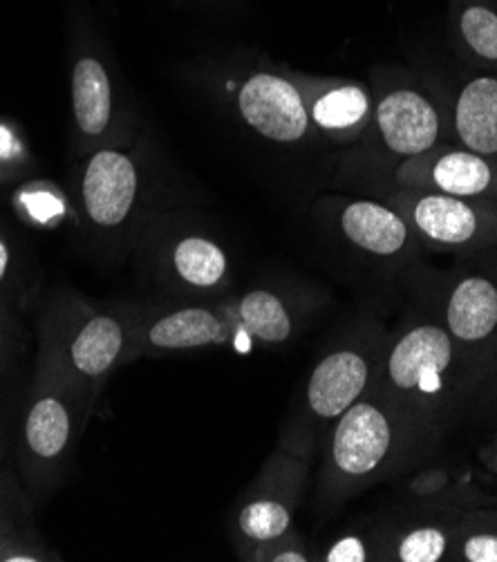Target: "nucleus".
<instances>
[{
    "instance_id": "obj_1",
    "label": "nucleus",
    "mask_w": 497,
    "mask_h": 562,
    "mask_svg": "<svg viewBox=\"0 0 497 562\" xmlns=\"http://www.w3.org/2000/svg\"><path fill=\"white\" fill-rule=\"evenodd\" d=\"M415 232L439 247H468L497 240V209L464 198L408 189L395 198Z\"/></svg>"
},
{
    "instance_id": "obj_2",
    "label": "nucleus",
    "mask_w": 497,
    "mask_h": 562,
    "mask_svg": "<svg viewBox=\"0 0 497 562\" xmlns=\"http://www.w3.org/2000/svg\"><path fill=\"white\" fill-rule=\"evenodd\" d=\"M408 189L437 191L497 206V159L464 150H447L408 159L397 173Z\"/></svg>"
},
{
    "instance_id": "obj_3",
    "label": "nucleus",
    "mask_w": 497,
    "mask_h": 562,
    "mask_svg": "<svg viewBox=\"0 0 497 562\" xmlns=\"http://www.w3.org/2000/svg\"><path fill=\"white\" fill-rule=\"evenodd\" d=\"M245 122L273 142H298L307 133V110L298 90L273 75L251 77L238 97Z\"/></svg>"
},
{
    "instance_id": "obj_4",
    "label": "nucleus",
    "mask_w": 497,
    "mask_h": 562,
    "mask_svg": "<svg viewBox=\"0 0 497 562\" xmlns=\"http://www.w3.org/2000/svg\"><path fill=\"white\" fill-rule=\"evenodd\" d=\"M376 126L385 148L408 159L432 153L441 128L434 105L406 88L393 90L379 101Z\"/></svg>"
},
{
    "instance_id": "obj_5",
    "label": "nucleus",
    "mask_w": 497,
    "mask_h": 562,
    "mask_svg": "<svg viewBox=\"0 0 497 562\" xmlns=\"http://www.w3.org/2000/svg\"><path fill=\"white\" fill-rule=\"evenodd\" d=\"M393 426L376 406L352 404L331 439V458L341 473L359 477L381 467L391 451Z\"/></svg>"
},
{
    "instance_id": "obj_6",
    "label": "nucleus",
    "mask_w": 497,
    "mask_h": 562,
    "mask_svg": "<svg viewBox=\"0 0 497 562\" xmlns=\"http://www.w3.org/2000/svg\"><path fill=\"white\" fill-rule=\"evenodd\" d=\"M453 361V341L447 329L419 325L395 346L388 359V374L395 387L404 392H434Z\"/></svg>"
},
{
    "instance_id": "obj_7",
    "label": "nucleus",
    "mask_w": 497,
    "mask_h": 562,
    "mask_svg": "<svg viewBox=\"0 0 497 562\" xmlns=\"http://www.w3.org/2000/svg\"><path fill=\"white\" fill-rule=\"evenodd\" d=\"M137 193L133 161L115 150H101L88 164L83 178V202L88 215L103 227H115L131 213Z\"/></svg>"
},
{
    "instance_id": "obj_8",
    "label": "nucleus",
    "mask_w": 497,
    "mask_h": 562,
    "mask_svg": "<svg viewBox=\"0 0 497 562\" xmlns=\"http://www.w3.org/2000/svg\"><path fill=\"white\" fill-rule=\"evenodd\" d=\"M368 376V363L357 352L341 350L325 357L307 385L309 408L325 419L343 415L361 397Z\"/></svg>"
},
{
    "instance_id": "obj_9",
    "label": "nucleus",
    "mask_w": 497,
    "mask_h": 562,
    "mask_svg": "<svg viewBox=\"0 0 497 562\" xmlns=\"http://www.w3.org/2000/svg\"><path fill=\"white\" fill-rule=\"evenodd\" d=\"M341 227L350 243L376 256L399 254L410 236L408 222L399 211L370 200L352 202L341 215Z\"/></svg>"
},
{
    "instance_id": "obj_10",
    "label": "nucleus",
    "mask_w": 497,
    "mask_h": 562,
    "mask_svg": "<svg viewBox=\"0 0 497 562\" xmlns=\"http://www.w3.org/2000/svg\"><path fill=\"white\" fill-rule=\"evenodd\" d=\"M449 331L462 344H479L497 329V285L468 276L453 290L447 310Z\"/></svg>"
},
{
    "instance_id": "obj_11",
    "label": "nucleus",
    "mask_w": 497,
    "mask_h": 562,
    "mask_svg": "<svg viewBox=\"0 0 497 562\" xmlns=\"http://www.w3.org/2000/svg\"><path fill=\"white\" fill-rule=\"evenodd\" d=\"M455 131L464 148L497 155V79L477 77L466 83L455 105Z\"/></svg>"
},
{
    "instance_id": "obj_12",
    "label": "nucleus",
    "mask_w": 497,
    "mask_h": 562,
    "mask_svg": "<svg viewBox=\"0 0 497 562\" xmlns=\"http://www.w3.org/2000/svg\"><path fill=\"white\" fill-rule=\"evenodd\" d=\"M217 341H223V325L202 307L169 314L150 327V344L166 350L202 348Z\"/></svg>"
},
{
    "instance_id": "obj_13",
    "label": "nucleus",
    "mask_w": 497,
    "mask_h": 562,
    "mask_svg": "<svg viewBox=\"0 0 497 562\" xmlns=\"http://www.w3.org/2000/svg\"><path fill=\"white\" fill-rule=\"evenodd\" d=\"M72 94L79 128L88 135L103 133L110 122V83L97 59H81L77 64Z\"/></svg>"
},
{
    "instance_id": "obj_14",
    "label": "nucleus",
    "mask_w": 497,
    "mask_h": 562,
    "mask_svg": "<svg viewBox=\"0 0 497 562\" xmlns=\"http://www.w3.org/2000/svg\"><path fill=\"white\" fill-rule=\"evenodd\" d=\"M124 344L122 327L115 318L97 316L83 325L72 344V363L83 374H101L117 359Z\"/></svg>"
},
{
    "instance_id": "obj_15",
    "label": "nucleus",
    "mask_w": 497,
    "mask_h": 562,
    "mask_svg": "<svg viewBox=\"0 0 497 562\" xmlns=\"http://www.w3.org/2000/svg\"><path fill=\"white\" fill-rule=\"evenodd\" d=\"M70 435V419L68 411L61 406V402L45 397L34 404V408L27 415L25 424V437L32 451L38 458H57Z\"/></svg>"
},
{
    "instance_id": "obj_16",
    "label": "nucleus",
    "mask_w": 497,
    "mask_h": 562,
    "mask_svg": "<svg viewBox=\"0 0 497 562\" xmlns=\"http://www.w3.org/2000/svg\"><path fill=\"white\" fill-rule=\"evenodd\" d=\"M176 269L189 285L213 288L227 271V256L211 240L193 236L178 245Z\"/></svg>"
},
{
    "instance_id": "obj_17",
    "label": "nucleus",
    "mask_w": 497,
    "mask_h": 562,
    "mask_svg": "<svg viewBox=\"0 0 497 562\" xmlns=\"http://www.w3.org/2000/svg\"><path fill=\"white\" fill-rule=\"evenodd\" d=\"M240 318L253 336L267 344H283L292 334V321L285 305L262 290L242 299Z\"/></svg>"
},
{
    "instance_id": "obj_18",
    "label": "nucleus",
    "mask_w": 497,
    "mask_h": 562,
    "mask_svg": "<svg viewBox=\"0 0 497 562\" xmlns=\"http://www.w3.org/2000/svg\"><path fill=\"white\" fill-rule=\"evenodd\" d=\"M368 94L357 86H343L323 94L314 105V120L327 131L352 128L368 115Z\"/></svg>"
},
{
    "instance_id": "obj_19",
    "label": "nucleus",
    "mask_w": 497,
    "mask_h": 562,
    "mask_svg": "<svg viewBox=\"0 0 497 562\" xmlns=\"http://www.w3.org/2000/svg\"><path fill=\"white\" fill-rule=\"evenodd\" d=\"M290 512L281 502L260 499L249 504L240 514V529L253 540H273L287 531Z\"/></svg>"
},
{
    "instance_id": "obj_20",
    "label": "nucleus",
    "mask_w": 497,
    "mask_h": 562,
    "mask_svg": "<svg viewBox=\"0 0 497 562\" xmlns=\"http://www.w3.org/2000/svg\"><path fill=\"white\" fill-rule=\"evenodd\" d=\"M466 45L486 61H497V14L484 5H471L460 16Z\"/></svg>"
},
{
    "instance_id": "obj_21",
    "label": "nucleus",
    "mask_w": 497,
    "mask_h": 562,
    "mask_svg": "<svg viewBox=\"0 0 497 562\" xmlns=\"http://www.w3.org/2000/svg\"><path fill=\"white\" fill-rule=\"evenodd\" d=\"M447 551V536L439 529L426 527L408 533L399 544V560L404 562H437Z\"/></svg>"
},
{
    "instance_id": "obj_22",
    "label": "nucleus",
    "mask_w": 497,
    "mask_h": 562,
    "mask_svg": "<svg viewBox=\"0 0 497 562\" xmlns=\"http://www.w3.org/2000/svg\"><path fill=\"white\" fill-rule=\"evenodd\" d=\"M468 562H497V533H475L464 542Z\"/></svg>"
},
{
    "instance_id": "obj_23",
    "label": "nucleus",
    "mask_w": 497,
    "mask_h": 562,
    "mask_svg": "<svg viewBox=\"0 0 497 562\" xmlns=\"http://www.w3.org/2000/svg\"><path fill=\"white\" fill-rule=\"evenodd\" d=\"M329 562H363L365 560V549L359 538H343L339 544L331 547L327 553Z\"/></svg>"
},
{
    "instance_id": "obj_24",
    "label": "nucleus",
    "mask_w": 497,
    "mask_h": 562,
    "mask_svg": "<svg viewBox=\"0 0 497 562\" xmlns=\"http://www.w3.org/2000/svg\"><path fill=\"white\" fill-rule=\"evenodd\" d=\"M8 265H10V251H8L5 243L0 240V280H3V276L8 271Z\"/></svg>"
},
{
    "instance_id": "obj_25",
    "label": "nucleus",
    "mask_w": 497,
    "mask_h": 562,
    "mask_svg": "<svg viewBox=\"0 0 497 562\" xmlns=\"http://www.w3.org/2000/svg\"><path fill=\"white\" fill-rule=\"evenodd\" d=\"M273 560H275V562H283V560H292V562H303V560H305V555H303V553H281V555H275Z\"/></svg>"
},
{
    "instance_id": "obj_26",
    "label": "nucleus",
    "mask_w": 497,
    "mask_h": 562,
    "mask_svg": "<svg viewBox=\"0 0 497 562\" xmlns=\"http://www.w3.org/2000/svg\"><path fill=\"white\" fill-rule=\"evenodd\" d=\"M0 178H3V168H0Z\"/></svg>"
}]
</instances>
